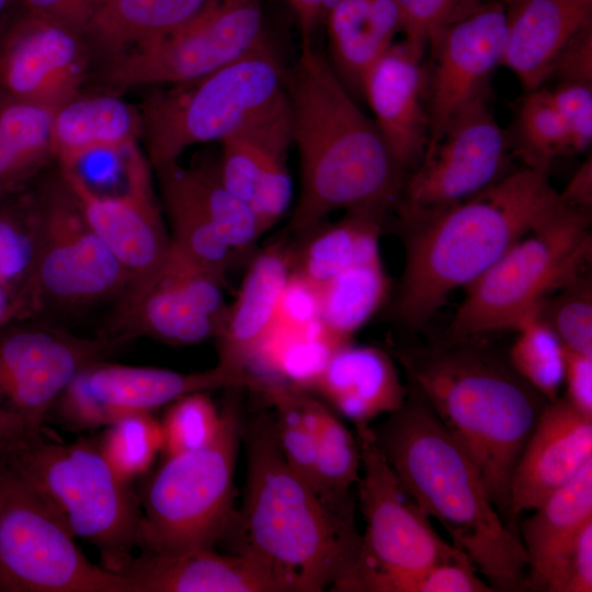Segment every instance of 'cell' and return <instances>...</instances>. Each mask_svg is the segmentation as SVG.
<instances>
[{"label":"cell","instance_id":"6da1fadb","mask_svg":"<svg viewBox=\"0 0 592 592\" xmlns=\"http://www.w3.org/2000/svg\"><path fill=\"white\" fill-rule=\"evenodd\" d=\"M563 206L548 170L525 167L460 201L399 212L405 262L394 305L398 321L421 330L453 291Z\"/></svg>","mask_w":592,"mask_h":592},{"label":"cell","instance_id":"7a4b0ae2","mask_svg":"<svg viewBox=\"0 0 592 592\" xmlns=\"http://www.w3.org/2000/svg\"><path fill=\"white\" fill-rule=\"evenodd\" d=\"M285 95L300 166L291 231L307 234L337 210L385 212L399 202L406 172L314 44L286 70Z\"/></svg>","mask_w":592,"mask_h":592},{"label":"cell","instance_id":"3957f363","mask_svg":"<svg viewBox=\"0 0 592 592\" xmlns=\"http://www.w3.org/2000/svg\"><path fill=\"white\" fill-rule=\"evenodd\" d=\"M478 338L395 348L392 356L408 386L468 452L509 526L511 477L548 401L516 373L508 356Z\"/></svg>","mask_w":592,"mask_h":592},{"label":"cell","instance_id":"277c9868","mask_svg":"<svg viewBox=\"0 0 592 592\" xmlns=\"http://www.w3.org/2000/svg\"><path fill=\"white\" fill-rule=\"evenodd\" d=\"M403 405L372 428L377 446L426 516L494 591H524L527 555L493 504L465 447L408 386Z\"/></svg>","mask_w":592,"mask_h":592},{"label":"cell","instance_id":"5b68a950","mask_svg":"<svg viewBox=\"0 0 592 592\" xmlns=\"http://www.w3.org/2000/svg\"><path fill=\"white\" fill-rule=\"evenodd\" d=\"M247 478L237 551L258 560L278 592L334 591L361 545L354 512L337 510L286 463L272 414L243 421Z\"/></svg>","mask_w":592,"mask_h":592},{"label":"cell","instance_id":"8992f818","mask_svg":"<svg viewBox=\"0 0 592 592\" xmlns=\"http://www.w3.org/2000/svg\"><path fill=\"white\" fill-rule=\"evenodd\" d=\"M0 458L50 506L73 537L94 546L102 566L123 572L139 547L140 506L102 456L98 436L70 443L25 435Z\"/></svg>","mask_w":592,"mask_h":592},{"label":"cell","instance_id":"52a82bcc","mask_svg":"<svg viewBox=\"0 0 592 592\" xmlns=\"http://www.w3.org/2000/svg\"><path fill=\"white\" fill-rule=\"evenodd\" d=\"M207 445L164 457L138 498L139 546L150 554L214 549L235 520V471L243 419L230 401Z\"/></svg>","mask_w":592,"mask_h":592},{"label":"cell","instance_id":"ba28073f","mask_svg":"<svg viewBox=\"0 0 592 592\" xmlns=\"http://www.w3.org/2000/svg\"><path fill=\"white\" fill-rule=\"evenodd\" d=\"M591 248L589 212L563 206L466 286L446 338L513 329L544 299L583 273Z\"/></svg>","mask_w":592,"mask_h":592},{"label":"cell","instance_id":"9c48e42d","mask_svg":"<svg viewBox=\"0 0 592 592\" xmlns=\"http://www.w3.org/2000/svg\"><path fill=\"white\" fill-rule=\"evenodd\" d=\"M285 75L265 39L207 76L153 94L140 114L150 163L158 168L193 145L220 143L284 94Z\"/></svg>","mask_w":592,"mask_h":592},{"label":"cell","instance_id":"30bf717a","mask_svg":"<svg viewBox=\"0 0 592 592\" xmlns=\"http://www.w3.org/2000/svg\"><path fill=\"white\" fill-rule=\"evenodd\" d=\"M355 429L361 449L356 487L365 528L356 561L334 591L391 592L403 576L467 556L437 534L377 446L369 424Z\"/></svg>","mask_w":592,"mask_h":592},{"label":"cell","instance_id":"8fae6325","mask_svg":"<svg viewBox=\"0 0 592 592\" xmlns=\"http://www.w3.org/2000/svg\"><path fill=\"white\" fill-rule=\"evenodd\" d=\"M50 506L0 458V592H133L90 561Z\"/></svg>","mask_w":592,"mask_h":592},{"label":"cell","instance_id":"7c38bea8","mask_svg":"<svg viewBox=\"0 0 592 592\" xmlns=\"http://www.w3.org/2000/svg\"><path fill=\"white\" fill-rule=\"evenodd\" d=\"M261 0H215L180 30L107 59L117 88L173 86L207 76L264 42Z\"/></svg>","mask_w":592,"mask_h":592},{"label":"cell","instance_id":"4fadbf2b","mask_svg":"<svg viewBox=\"0 0 592 592\" xmlns=\"http://www.w3.org/2000/svg\"><path fill=\"white\" fill-rule=\"evenodd\" d=\"M249 384V376H234L217 366L180 373L99 360L79 371L54 402L47 418L65 431L89 432L130 413H153L186 394L248 387Z\"/></svg>","mask_w":592,"mask_h":592},{"label":"cell","instance_id":"5bb4252c","mask_svg":"<svg viewBox=\"0 0 592 592\" xmlns=\"http://www.w3.org/2000/svg\"><path fill=\"white\" fill-rule=\"evenodd\" d=\"M509 149L486 92L451 119L433 150L406 178L398 212L429 209L482 191L506 175Z\"/></svg>","mask_w":592,"mask_h":592},{"label":"cell","instance_id":"9a60e30c","mask_svg":"<svg viewBox=\"0 0 592 592\" xmlns=\"http://www.w3.org/2000/svg\"><path fill=\"white\" fill-rule=\"evenodd\" d=\"M125 342L106 333L86 339L48 327L3 329L0 399L27 435L39 434L54 402L79 371Z\"/></svg>","mask_w":592,"mask_h":592},{"label":"cell","instance_id":"2e32d148","mask_svg":"<svg viewBox=\"0 0 592 592\" xmlns=\"http://www.w3.org/2000/svg\"><path fill=\"white\" fill-rule=\"evenodd\" d=\"M39 249L34 289L38 308L45 301L78 306L123 295L128 278L86 220L65 185L38 209Z\"/></svg>","mask_w":592,"mask_h":592},{"label":"cell","instance_id":"e0dca14e","mask_svg":"<svg viewBox=\"0 0 592 592\" xmlns=\"http://www.w3.org/2000/svg\"><path fill=\"white\" fill-rule=\"evenodd\" d=\"M506 30L505 5L492 0L429 36L432 71L430 81L426 79L429 143L424 155L433 150L466 104L488 92L489 79L502 64Z\"/></svg>","mask_w":592,"mask_h":592},{"label":"cell","instance_id":"ac0fdd59","mask_svg":"<svg viewBox=\"0 0 592 592\" xmlns=\"http://www.w3.org/2000/svg\"><path fill=\"white\" fill-rule=\"evenodd\" d=\"M130 164L128 190L115 196L95 192L77 169H62L65 185L86 220L125 271L126 291L149 281L171 246L147 166L140 157Z\"/></svg>","mask_w":592,"mask_h":592},{"label":"cell","instance_id":"d6986e66","mask_svg":"<svg viewBox=\"0 0 592 592\" xmlns=\"http://www.w3.org/2000/svg\"><path fill=\"white\" fill-rule=\"evenodd\" d=\"M220 144V179L249 204L264 235L284 216L293 196L287 161L293 133L285 92Z\"/></svg>","mask_w":592,"mask_h":592},{"label":"cell","instance_id":"ffe728a7","mask_svg":"<svg viewBox=\"0 0 592 592\" xmlns=\"http://www.w3.org/2000/svg\"><path fill=\"white\" fill-rule=\"evenodd\" d=\"M81 34L29 13L0 42V93L52 110L78 95L87 70Z\"/></svg>","mask_w":592,"mask_h":592},{"label":"cell","instance_id":"44dd1931","mask_svg":"<svg viewBox=\"0 0 592 592\" xmlns=\"http://www.w3.org/2000/svg\"><path fill=\"white\" fill-rule=\"evenodd\" d=\"M591 462L592 417L577 410L563 396L548 402L511 477L510 528L519 534L521 514L534 510Z\"/></svg>","mask_w":592,"mask_h":592},{"label":"cell","instance_id":"7402d4cb","mask_svg":"<svg viewBox=\"0 0 592 592\" xmlns=\"http://www.w3.org/2000/svg\"><path fill=\"white\" fill-rule=\"evenodd\" d=\"M423 53L406 39L394 43L364 81L363 98L372 109L373 121L405 172L420 164L429 143Z\"/></svg>","mask_w":592,"mask_h":592},{"label":"cell","instance_id":"603a6c76","mask_svg":"<svg viewBox=\"0 0 592 592\" xmlns=\"http://www.w3.org/2000/svg\"><path fill=\"white\" fill-rule=\"evenodd\" d=\"M291 269L292 253L278 242L252 261L216 338L218 368L234 376L249 375L251 364L273 328Z\"/></svg>","mask_w":592,"mask_h":592},{"label":"cell","instance_id":"cb8c5ba5","mask_svg":"<svg viewBox=\"0 0 592 592\" xmlns=\"http://www.w3.org/2000/svg\"><path fill=\"white\" fill-rule=\"evenodd\" d=\"M508 30L502 65L527 92L550 78L560 50L592 23V0H502Z\"/></svg>","mask_w":592,"mask_h":592},{"label":"cell","instance_id":"d4e9b609","mask_svg":"<svg viewBox=\"0 0 592 592\" xmlns=\"http://www.w3.org/2000/svg\"><path fill=\"white\" fill-rule=\"evenodd\" d=\"M133 592H278L271 574L244 553L196 549L144 553L123 571Z\"/></svg>","mask_w":592,"mask_h":592},{"label":"cell","instance_id":"484cf974","mask_svg":"<svg viewBox=\"0 0 592 592\" xmlns=\"http://www.w3.org/2000/svg\"><path fill=\"white\" fill-rule=\"evenodd\" d=\"M532 511L520 535L527 555L525 590L556 592L574 542L592 520V462Z\"/></svg>","mask_w":592,"mask_h":592},{"label":"cell","instance_id":"4316f807","mask_svg":"<svg viewBox=\"0 0 592 592\" xmlns=\"http://www.w3.org/2000/svg\"><path fill=\"white\" fill-rule=\"evenodd\" d=\"M310 388L355 425L398 410L408 392L389 353L351 342L331 354Z\"/></svg>","mask_w":592,"mask_h":592},{"label":"cell","instance_id":"83f0119b","mask_svg":"<svg viewBox=\"0 0 592 592\" xmlns=\"http://www.w3.org/2000/svg\"><path fill=\"white\" fill-rule=\"evenodd\" d=\"M330 58L334 72L356 99L378 58L402 32L395 0H340L327 14Z\"/></svg>","mask_w":592,"mask_h":592},{"label":"cell","instance_id":"f1b7e54d","mask_svg":"<svg viewBox=\"0 0 592 592\" xmlns=\"http://www.w3.org/2000/svg\"><path fill=\"white\" fill-rule=\"evenodd\" d=\"M140 134V114L117 96L77 95L54 112L53 150L62 169H77L94 153L129 149Z\"/></svg>","mask_w":592,"mask_h":592},{"label":"cell","instance_id":"f546056e","mask_svg":"<svg viewBox=\"0 0 592 592\" xmlns=\"http://www.w3.org/2000/svg\"><path fill=\"white\" fill-rule=\"evenodd\" d=\"M112 328L105 333L127 341L146 335L170 345L216 339L220 326L197 310L157 272L145 284L124 292Z\"/></svg>","mask_w":592,"mask_h":592},{"label":"cell","instance_id":"4dcf8cb0","mask_svg":"<svg viewBox=\"0 0 592 592\" xmlns=\"http://www.w3.org/2000/svg\"><path fill=\"white\" fill-rule=\"evenodd\" d=\"M214 1L105 0L83 35L111 59L180 30Z\"/></svg>","mask_w":592,"mask_h":592},{"label":"cell","instance_id":"1f68e13d","mask_svg":"<svg viewBox=\"0 0 592 592\" xmlns=\"http://www.w3.org/2000/svg\"><path fill=\"white\" fill-rule=\"evenodd\" d=\"M384 213L372 208L346 210L337 223L310 231L297 258L292 253L291 271L319 288L344 269L380 257Z\"/></svg>","mask_w":592,"mask_h":592},{"label":"cell","instance_id":"d6a6232c","mask_svg":"<svg viewBox=\"0 0 592 592\" xmlns=\"http://www.w3.org/2000/svg\"><path fill=\"white\" fill-rule=\"evenodd\" d=\"M155 169L171 226V242L227 285L234 252L218 236L191 191L182 166L175 161Z\"/></svg>","mask_w":592,"mask_h":592},{"label":"cell","instance_id":"836d02e7","mask_svg":"<svg viewBox=\"0 0 592 592\" xmlns=\"http://www.w3.org/2000/svg\"><path fill=\"white\" fill-rule=\"evenodd\" d=\"M305 408L316 439V476L318 492L331 506L354 512L351 490L361 475V449L353 435L330 407L304 390Z\"/></svg>","mask_w":592,"mask_h":592},{"label":"cell","instance_id":"e575fe53","mask_svg":"<svg viewBox=\"0 0 592 592\" xmlns=\"http://www.w3.org/2000/svg\"><path fill=\"white\" fill-rule=\"evenodd\" d=\"M54 112L0 93V192L29 177L54 153Z\"/></svg>","mask_w":592,"mask_h":592},{"label":"cell","instance_id":"d590c367","mask_svg":"<svg viewBox=\"0 0 592 592\" xmlns=\"http://www.w3.org/2000/svg\"><path fill=\"white\" fill-rule=\"evenodd\" d=\"M318 289L321 322L340 339L350 341L384 304L389 285L377 257L344 269Z\"/></svg>","mask_w":592,"mask_h":592},{"label":"cell","instance_id":"8d00e7d4","mask_svg":"<svg viewBox=\"0 0 592 592\" xmlns=\"http://www.w3.org/2000/svg\"><path fill=\"white\" fill-rule=\"evenodd\" d=\"M516 337L508 358L516 373L550 402L563 385L566 346L542 318L538 307L512 329Z\"/></svg>","mask_w":592,"mask_h":592},{"label":"cell","instance_id":"74e56055","mask_svg":"<svg viewBox=\"0 0 592 592\" xmlns=\"http://www.w3.org/2000/svg\"><path fill=\"white\" fill-rule=\"evenodd\" d=\"M508 137L510 148L528 168L548 170L556 158L573 153L568 128L553 106L547 89L527 93Z\"/></svg>","mask_w":592,"mask_h":592},{"label":"cell","instance_id":"f35d334b","mask_svg":"<svg viewBox=\"0 0 592 592\" xmlns=\"http://www.w3.org/2000/svg\"><path fill=\"white\" fill-rule=\"evenodd\" d=\"M182 169L186 183L225 244L234 254L252 249L263 236L255 215L248 203L225 186L218 166Z\"/></svg>","mask_w":592,"mask_h":592},{"label":"cell","instance_id":"ab89813d","mask_svg":"<svg viewBox=\"0 0 592 592\" xmlns=\"http://www.w3.org/2000/svg\"><path fill=\"white\" fill-rule=\"evenodd\" d=\"M102 430L98 436L100 452L127 485L146 474L162 451L160 421L151 412L124 415Z\"/></svg>","mask_w":592,"mask_h":592},{"label":"cell","instance_id":"60d3db41","mask_svg":"<svg viewBox=\"0 0 592 592\" xmlns=\"http://www.w3.org/2000/svg\"><path fill=\"white\" fill-rule=\"evenodd\" d=\"M39 249L38 210L22 215L0 208V282L38 309L34 277Z\"/></svg>","mask_w":592,"mask_h":592},{"label":"cell","instance_id":"b9f144b4","mask_svg":"<svg viewBox=\"0 0 592 592\" xmlns=\"http://www.w3.org/2000/svg\"><path fill=\"white\" fill-rule=\"evenodd\" d=\"M220 420V410L208 391L186 394L169 403L160 420L163 458L209 444L219 430Z\"/></svg>","mask_w":592,"mask_h":592},{"label":"cell","instance_id":"7bdbcfd3","mask_svg":"<svg viewBox=\"0 0 592 592\" xmlns=\"http://www.w3.org/2000/svg\"><path fill=\"white\" fill-rule=\"evenodd\" d=\"M566 349L592 356V288L584 273L554 292L538 306Z\"/></svg>","mask_w":592,"mask_h":592},{"label":"cell","instance_id":"ee69618b","mask_svg":"<svg viewBox=\"0 0 592 592\" xmlns=\"http://www.w3.org/2000/svg\"><path fill=\"white\" fill-rule=\"evenodd\" d=\"M158 272L197 310L213 318L221 329L228 309L224 299L226 285L212 271L171 242L167 258Z\"/></svg>","mask_w":592,"mask_h":592},{"label":"cell","instance_id":"f6af8a7d","mask_svg":"<svg viewBox=\"0 0 592 592\" xmlns=\"http://www.w3.org/2000/svg\"><path fill=\"white\" fill-rule=\"evenodd\" d=\"M405 39L424 52L429 36L436 30L471 14L486 0H395Z\"/></svg>","mask_w":592,"mask_h":592},{"label":"cell","instance_id":"bcb514c9","mask_svg":"<svg viewBox=\"0 0 592 592\" xmlns=\"http://www.w3.org/2000/svg\"><path fill=\"white\" fill-rule=\"evenodd\" d=\"M547 92L568 128L572 152L587 150L592 140V84L561 82Z\"/></svg>","mask_w":592,"mask_h":592},{"label":"cell","instance_id":"7dc6e473","mask_svg":"<svg viewBox=\"0 0 592 592\" xmlns=\"http://www.w3.org/2000/svg\"><path fill=\"white\" fill-rule=\"evenodd\" d=\"M319 320L318 287L291 271L278 299L273 328H304Z\"/></svg>","mask_w":592,"mask_h":592},{"label":"cell","instance_id":"c3c4849f","mask_svg":"<svg viewBox=\"0 0 592 592\" xmlns=\"http://www.w3.org/2000/svg\"><path fill=\"white\" fill-rule=\"evenodd\" d=\"M550 77L592 84V23L582 27L557 56Z\"/></svg>","mask_w":592,"mask_h":592},{"label":"cell","instance_id":"681fc988","mask_svg":"<svg viewBox=\"0 0 592 592\" xmlns=\"http://www.w3.org/2000/svg\"><path fill=\"white\" fill-rule=\"evenodd\" d=\"M29 13L58 22L79 34L105 0H21Z\"/></svg>","mask_w":592,"mask_h":592},{"label":"cell","instance_id":"f907efd6","mask_svg":"<svg viewBox=\"0 0 592 592\" xmlns=\"http://www.w3.org/2000/svg\"><path fill=\"white\" fill-rule=\"evenodd\" d=\"M592 591V520L580 531L556 592Z\"/></svg>","mask_w":592,"mask_h":592},{"label":"cell","instance_id":"816d5d0a","mask_svg":"<svg viewBox=\"0 0 592 592\" xmlns=\"http://www.w3.org/2000/svg\"><path fill=\"white\" fill-rule=\"evenodd\" d=\"M565 398L580 412L592 417V356L566 349Z\"/></svg>","mask_w":592,"mask_h":592},{"label":"cell","instance_id":"f5cc1de1","mask_svg":"<svg viewBox=\"0 0 592 592\" xmlns=\"http://www.w3.org/2000/svg\"><path fill=\"white\" fill-rule=\"evenodd\" d=\"M562 203L569 207L589 212L592 206V160L591 156L579 167L565 190L559 193Z\"/></svg>","mask_w":592,"mask_h":592},{"label":"cell","instance_id":"db71d44e","mask_svg":"<svg viewBox=\"0 0 592 592\" xmlns=\"http://www.w3.org/2000/svg\"><path fill=\"white\" fill-rule=\"evenodd\" d=\"M295 13L301 35V46L314 44L317 25L322 22L323 0H285Z\"/></svg>","mask_w":592,"mask_h":592},{"label":"cell","instance_id":"11a10c76","mask_svg":"<svg viewBox=\"0 0 592 592\" xmlns=\"http://www.w3.org/2000/svg\"><path fill=\"white\" fill-rule=\"evenodd\" d=\"M29 304L15 292L0 282V331L13 320L32 314Z\"/></svg>","mask_w":592,"mask_h":592},{"label":"cell","instance_id":"9f6ffc18","mask_svg":"<svg viewBox=\"0 0 592 592\" xmlns=\"http://www.w3.org/2000/svg\"><path fill=\"white\" fill-rule=\"evenodd\" d=\"M25 435L27 433L23 423L0 399V451Z\"/></svg>","mask_w":592,"mask_h":592},{"label":"cell","instance_id":"6f0895ef","mask_svg":"<svg viewBox=\"0 0 592 592\" xmlns=\"http://www.w3.org/2000/svg\"><path fill=\"white\" fill-rule=\"evenodd\" d=\"M340 0H323L322 2V22H325V19L329 11L339 2Z\"/></svg>","mask_w":592,"mask_h":592},{"label":"cell","instance_id":"680465c9","mask_svg":"<svg viewBox=\"0 0 592 592\" xmlns=\"http://www.w3.org/2000/svg\"><path fill=\"white\" fill-rule=\"evenodd\" d=\"M11 0H0V14L8 8Z\"/></svg>","mask_w":592,"mask_h":592}]
</instances>
